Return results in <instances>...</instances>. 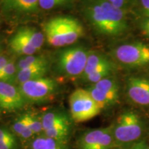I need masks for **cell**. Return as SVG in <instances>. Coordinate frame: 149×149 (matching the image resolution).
Returning a JSON list of instances; mask_svg holds the SVG:
<instances>
[{
	"instance_id": "32",
	"label": "cell",
	"mask_w": 149,
	"mask_h": 149,
	"mask_svg": "<svg viewBox=\"0 0 149 149\" xmlns=\"http://www.w3.org/2000/svg\"><path fill=\"white\" fill-rule=\"evenodd\" d=\"M1 44H2V42H1V38H0V52L1 51Z\"/></svg>"
},
{
	"instance_id": "33",
	"label": "cell",
	"mask_w": 149,
	"mask_h": 149,
	"mask_svg": "<svg viewBox=\"0 0 149 149\" xmlns=\"http://www.w3.org/2000/svg\"><path fill=\"white\" fill-rule=\"evenodd\" d=\"M129 149H135V147H134V146H133L131 147V148H129Z\"/></svg>"
},
{
	"instance_id": "19",
	"label": "cell",
	"mask_w": 149,
	"mask_h": 149,
	"mask_svg": "<svg viewBox=\"0 0 149 149\" xmlns=\"http://www.w3.org/2000/svg\"><path fill=\"white\" fill-rule=\"evenodd\" d=\"M113 64L111 61L107 64L100 66L84 77L81 78L83 81L86 83H91L93 84L98 82L100 80L110 77L113 71Z\"/></svg>"
},
{
	"instance_id": "8",
	"label": "cell",
	"mask_w": 149,
	"mask_h": 149,
	"mask_svg": "<svg viewBox=\"0 0 149 149\" xmlns=\"http://www.w3.org/2000/svg\"><path fill=\"white\" fill-rule=\"evenodd\" d=\"M59 84L53 78L43 77L19 85V88L26 102H44L57 93Z\"/></svg>"
},
{
	"instance_id": "13",
	"label": "cell",
	"mask_w": 149,
	"mask_h": 149,
	"mask_svg": "<svg viewBox=\"0 0 149 149\" xmlns=\"http://www.w3.org/2000/svg\"><path fill=\"white\" fill-rule=\"evenodd\" d=\"M126 91L132 102L140 106H149V79L131 77L128 79Z\"/></svg>"
},
{
	"instance_id": "20",
	"label": "cell",
	"mask_w": 149,
	"mask_h": 149,
	"mask_svg": "<svg viewBox=\"0 0 149 149\" xmlns=\"http://www.w3.org/2000/svg\"><path fill=\"white\" fill-rule=\"evenodd\" d=\"M18 139L10 128L0 126V149H19Z\"/></svg>"
},
{
	"instance_id": "7",
	"label": "cell",
	"mask_w": 149,
	"mask_h": 149,
	"mask_svg": "<svg viewBox=\"0 0 149 149\" xmlns=\"http://www.w3.org/2000/svg\"><path fill=\"white\" fill-rule=\"evenodd\" d=\"M44 134L67 143L72 130L71 120L61 110H51L42 115Z\"/></svg>"
},
{
	"instance_id": "1",
	"label": "cell",
	"mask_w": 149,
	"mask_h": 149,
	"mask_svg": "<svg viewBox=\"0 0 149 149\" xmlns=\"http://www.w3.org/2000/svg\"><path fill=\"white\" fill-rule=\"evenodd\" d=\"M81 9L83 16L98 34L116 37L127 29L124 10L108 0H83Z\"/></svg>"
},
{
	"instance_id": "11",
	"label": "cell",
	"mask_w": 149,
	"mask_h": 149,
	"mask_svg": "<svg viewBox=\"0 0 149 149\" xmlns=\"http://www.w3.org/2000/svg\"><path fill=\"white\" fill-rule=\"evenodd\" d=\"M3 13L14 18H23L38 13L40 0H1Z\"/></svg>"
},
{
	"instance_id": "24",
	"label": "cell",
	"mask_w": 149,
	"mask_h": 149,
	"mask_svg": "<svg viewBox=\"0 0 149 149\" xmlns=\"http://www.w3.org/2000/svg\"><path fill=\"white\" fill-rule=\"evenodd\" d=\"M24 117L28 125L33 131L35 135H40L44 134L42 115L35 113H24Z\"/></svg>"
},
{
	"instance_id": "28",
	"label": "cell",
	"mask_w": 149,
	"mask_h": 149,
	"mask_svg": "<svg viewBox=\"0 0 149 149\" xmlns=\"http://www.w3.org/2000/svg\"><path fill=\"white\" fill-rule=\"evenodd\" d=\"M140 1L145 15L149 17V0H140Z\"/></svg>"
},
{
	"instance_id": "3",
	"label": "cell",
	"mask_w": 149,
	"mask_h": 149,
	"mask_svg": "<svg viewBox=\"0 0 149 149\" xmlns=\"http://www.w3.org/2000/svg\"><path fill=\"white\" fill-rule=\"evenodd\" d=\"M88 53V50L82 46L61 48L54 55V70L63 77H80L84 70Z\"/></svg>"
},
{
	"instance_id": "21",
	"label": "cell",
	"mask_w": 149,
	"mask_h": 149,
	"mask_svg": "<svg viewBox=\"0 0 149 149\" xmlns=\"http://www.w3.org/2000/svg\"><path fill=\"white\" fill-rule=\"evenodd\" d=\"M45 64H49V61L47 57L44 55L23 56L17 61V67L18 70Z\"/></svg>"
},
{
	"instance_id": "17",
	"label": "cell",
	"mask_w": 149,
	"mask_h": 149,
	"mask_svg": "<svg viewBox=\"0 0 149 149\" xmlns=\"http://www.w3.org/2000/svg\"><path fill=\"white\" fill-rule=\"evenodd\" d=\"M98 90L101 91L104 94L117 102L119 99V85L115 78L108 77L100 80L98 82L92 84Z\"/></svg>"
},
{
	"instance_id": "6",
	"label": "cell",
	"mask_w": 149,
	"mask_h": 149,
	"mask_svg": "<svg viewBox=\"0 0 149 149\" xmlns=\"http://www.w3.org/2000/svg\"><path fill=\"white\" fill-rule=\"evenodd\" d=\"M69 106L71 118L77 123L94 118L102 111L87 89L84 88L76 89L70 94Z\"/></svg>"
},
{
	"instance_id": "27",
	"label": "cell",
	"mask_w": 149,
	"mask_h": 149,
	"mask_svg": "<svg viewBox=\"0 0 149 149\" xmlns=\"http://www.w3.org/2000/svg\"><path fill=\"white\" fill-rule=\"evenodd\" d=\"M10 59L8 58L7 56L4 55H0V72L2 70L3 68H4Z\"/></svg>"
},
{
	"instance_id": "12",
	"label": "cell",
	"mask_w": 149,
	"mask_h": 149,
	"mask_svg": "<svg viewBox=\"0 0 149 149\" xmlns=\"http://www.w3.org/2000/svg\"><path fill=\"white\" fill-rule=\"evenodd\" d=\"M0 101L3 110L14 111L22 109L26 104V100L18 86L0 81Z\"/></svg>"
},
{
	"instance_id": "31",
	"label": "cell",
	"mask_w": 149,
	"mask_h": 149,
	"mask_svg": "<svg viewBox=\"0 0 149 149\" xmlns=\"http://www.w3.org/2000/svg\"><path fill=\"white\" fill-rule=\"evenodd\" d=\"M3 108H2V105H1V101H0V112H1V111H2Z\"/></svg>"
},
{
	"instance_id": "15",
	"label": "cell",
	"mask_w": 149,
	"mask_h": 149,
	"mask_svg": "<svg viewBox=\"0 0 149 149\" xmlns=\"http://www.w3.org/2000/svg\"><path fill=\"white\" fill-rule=\"evenodd\" d=\"M48 70H49V64L30 67L25 69L18 70L16 82L19 85L28 81L45 77Z\"/></svg>"
},
{
	"instance_id": "14",
	"label": "cell",
	"mask_w": 149,
	"mask_h": 149,
	"mask_svg": "<svg viewBox=\"0 0 149 149\" xmlns=\"http://www.w3.org/2000/svg\"><path fill=\"white\" fill-rule=\"evenodd\" d=\"M28 149H68L67 143L42 134L29 141Z\"/></svg>"
},
{
	"instance_id": "25",
	"label": "cell",
	"mask_w": 149,
	"mask_h": 149,
	"mask_svg": "<svg viewBox=\"0 0 149 149\" xmlns=\"http://www.w3.org/2000/svg\"><path fill=\"white\" fill-rule=\"evenodd\" d=\"M76 0H40V7L44 10H51L70 7Z\"/></svg>"
},
{
	"instance_id": "30",
	"label": "cell",
	"mask_w": 149,
	"mask_h": 149,
	"mask_svg": "<svg viewBox=\"0 0 149 149\" xmlns=\"http://www.w3.org/2000/svg\"><path fill=\"white\" fill-rule=\"evenodd\" d=\"M143 31L148 36H149V19L145 22L143 24Z\"/></svg>"
},
{
	"instance_id": "16",
	"label": "cell",
	"mask_w": 149,
	"mask_h": 149,
	"mask_svg": "<svg viewBox=\"0 0 149 149\" xmlns=\"http://www.w3.org/2000/svg\"><path fill=\"white\" fill-rule=\"evenodd\" d=\"M10 129L17 137L22 141H30L35 136L33 131L28 125L24 115L17 117L11 124Z\"/></svg>"
},
{
	"instance_id": "10",
	"label": "cell",
	"mask_w": 149,
	"mask_h": 149,
	"mask_svg": "<svg viewBox=\"0 0 149 149\" xmlns=\"http://www.w3.org/2000/svg\"><path fill=\"white\" fill-rule=\"evenodd\" d=\"M116 145L112 126L87 130L77 143L78 149H114Z\"/></svg>"
},
{
	"instance_id": "26",
	"label": "cell",
	"mask_w": 149,
	"mask_h": 149,
	"mask_svg": "<svg viewBox=\"0 0 149 149\" xmlns=\"http://www.w3.org/2000/svg\"><path fill=\"white\" fill-rule=\"evenodd\" d=\"M108 1L117 8L123 9V7L126 4L127 0H108Z\"/></svg>"
},
{
	"instance_id": "9",
	"label": "cell",
	"mask_w": 149,
	"mask_h": 149,
	"mask_svg": "<svg viewBox=\"0 0 149 149\" xmlns=\"http://www.w3.org/2000/svg\"><path fill=\"white\" fill-rule=\"evenodd\" d=\"M113 54L124 66L139 67L149 64V46L143 43L122 44L115 48Z\"/></svg>"
},
{
	"instance_id": "23",
	"label": "cell",
	"mask_w": 149,
	"mask_h": 149,
	"mask_svg": "<svg viewBox=\"0 0 149 149\" xmlns=\"http://www.w3.org/2000/svg\"><path fill=\"white\" fill-rule=\"evenodd\" d=\"M17 72V61L14 59H10L0 72V81L14 84L15 82H16Z\"/></svg>"
},
{
	"instance_id": "22",
	"label": "cell",
	"mask_w": 149,
	"mask_h": 149,
	"mask_svg": "<svg viewBox=\"0 0 149 149\" xmlns=\"http://www.w3.org/2000/svg\"><path fill=\"white\" fill-rule=\"evenodd\" d=\"M87 91H88L93 100L97 104V105L102 110L107 107H109L110 106L113 105L117 102L111 97H110L109 96H108L107 95L104 94L101 91L98 90L95 87L93 86V85H91L87 89Z\"/></svg>"
},
{
	"instance_id": "2",
	"label": "cell",
	"mask_w": 149,
	"mask_h": 149,
	"mask_svg": "<svg viewBox=\"0 0 149 149\" xmlns=\"http://www.w3.org/2000/svg\"><path fill=\"white\" fill-rule=\"evenodd\" d=\"M43 33L48 44L56 48L71 46L84 35L82 24L71 16L52 17L43 25Z\"/></svg>"
},
{
	"instance_id": "29",
	"label": "cell",
	"mask_w": 149,
	"mask_h": 149,
	"mask_svg": "<svg viewBox=\"0 0 149 149\" xmlns=\"http://www.w3.org/2000/svg\"><path fill=\"white\" fill-rule=\"evenodd\" d=\"M135 149H149V145H147L144 143H138L134 145Z\"/></svg>"
},
{
	"instance_id": "18",
	"label": "cell",
	"mask_w": 149,
	"mask_h": 149,
	"mask_svg": "<svg viewBox=\"0 0 149 149\" xmlns=\"http://www.w3.org/2000/svg\"><path fill=\"white\" fill-rule=\"evenodd\" d=\"M109 61V59L104 54L100 53L98 52L89 51L84 70V72L80 78L86 77V76L91 73L100 66L107 64Z\"/></svg>"
},
{
	"instance_id": "5",
	"label": "cell",
	"mask_w": 149,
	"mask_h": 149,
	"mask_svg": "<svg viewBox=\"0 0 149 149\" xmlns=\"http://www.w3.org/2000/svg\"><path fill=\"white\" fill-rule=\"evenodd\" d=\"M113 127V134L117 144H126L139 140L144 126L139 115L133 111H126L117 117Z\"/></svg>"
},
{
	"instance_id": "4",
	"label": "cell",
	"mask_w": 149,
	"mask_h": 149,
	"mask_svg": "<svg viewBox=\"0 0 149 149\" xmlns=\"http://www.w3.org/2000/svg\"><path fill=\"white\" fill-rule=\"evenodd\" d=\"M45 36L40 30L32 26H22L11 36L8 46L15 55L23 56L35 55L42 48Z\"/></svg>"
}]
</instances>
